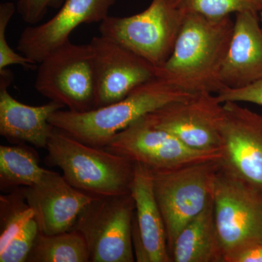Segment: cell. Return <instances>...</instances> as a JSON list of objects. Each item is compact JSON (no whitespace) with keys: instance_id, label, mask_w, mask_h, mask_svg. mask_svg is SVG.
I'll use <instances>...</instances> for the list:
<instances>
[{"instance_id":"1","label":"cell","mask_w":262,"mask_h":262,"mask_svg":"<svg viewBox=\"0 0 262 262\" xmlns=\"http://www.w3.org/2000/svg\"><path fill=\"white\" fill-rule=\"evenodd\" d=\"M230 16L210 19L188 13L173 52L156 77L190 94H218L225 86L221 72L233 32Z\"/></svg>"},{"instance_id":"2","label":"cell","mask_w":262,"mask_h":262,"mask_svg":"<svg viewBox=\"0 0 262 262\" xmlns=\"http://www.w3.org/2000/svg\"><path fill=\"white\" fill-rule=\"evenodd\" d=\"M196 94L177 89L156 77L116 102L84 113L58 110L52 114L49 122L82 142L105 148L115 135L141 117Z\"/></svg>"},{"instance_id":"3","label":"cell","mask_w":262,"mask_h":262,"mask_svg":"<svg viewBox=\"0 0 262 262\" xmlns=\"http://www.w3.org/2000/svg\"><path fill=\"white\" fill-rule=\"evenodd\" d=\"M48 164L58 167L72 187L93 198L131 192L136 163L106 148L89 145L53 127L47 147Z\"/></svg>"},{"instance_id":"4","label":"cell","mask_w":262,"mask_h":262,"mask_svg":"<svg viewBox=\"0 0 262 262\" xmlns=\"http://www.w3.org/2000/svg\"><path fill=\"white\" fill-rule=\"evenodd\" d=\"M219 160H207L167 170H150L163 215L169 254L179 232L206 207L212 195Z\"/></svg>"},{"instance_id":"5","label":"cell","mask_w":262,"mask_h":262,"mask_svg":"<svg viewBox=\"0 0 262 262\" xmlns=\"http://www.w3.org/2000/svg\"><path fill=\"white\" fill-rule=\"evenodd\" d=\"M38 64L34 87L39 94L76 113L96 108V73L89 43L69 41Z\"/></svg>"},{"instance_id":"6","label":"cell","mask_w":262,"mask_h":262,"mask_svg":"<svg viewBox=\"0 0 262 262\" xmlns=\"http://www.w3.org/2000/svg\"><path fill=\"white\" fill-rule=\"evenodd\" d=\"M185 16L169 0H151L137 14L108 15L100 24L99 32L160 67L173 52Z\"/></svg>"},{"instance_id":"7","label":"cell","mask_w":262,"mask_h":262,"mask_svg":"<svg viewBox=\"0 0 262 262\" xmlns=\"http://www.w3.org/2000/svg\"><path fill=\"white\" fill-rule=\"evenodd\" d=\"M135 201L129 194L96 198L77 218L75 227L89 248L91 262H134L133 220Z\"/></svg>"},{"instance_id":"8","label":"cell","mask_w":262,"mask_h":262,"mask_svg":"<svg viewBox=\"0 0 262 262\" xmlns=\"http://www.w3.org/2000/svg\"><path fill=\"white\" fill-rule=\"evenodd\" d=\"M212 198L224 262L239 250L262 243L261 193L220 166L213 182Z\"/></svg>"},{"instance_id":"9","label":"cell","mask_w":262,"mask_h":262,"mask_svg":"<svg viewBox=\"0 0 262 262\" xmlns=\"http://www.w3.org/2000/svg\"><path fill=\"white\" fill-rule=\"evenodd\" d=\"M105 148L150 170L219 160L222 157V151H199L186 146L170 133L155 126L146 115L118 133Z\"/></svg>"},{"instance_id":"10","label":"cell","mask_w":262,"mask_h":262,"mask_svg":"<svg viewBox=\"0 0 262 262\" xmlns=\"http://www.w3.org/2000/svg\"><path fill=\"white\" fill-rule=\"evenodd\" d=\"M220 168L262 194V114L223 103Z\"/></svg>"},{"instance_id":"11","label":"cell","mask_w":262,"mask_h":262,"mask_svg":"<svg viewBox=\"0 0 262 262\" xmlns=\"http://www.w3.org/2000/svg\"><path fill=\"white\" fill-rule=\"evenodd\" d=\"M223 114V103L216 94L200 93L189 99L165 105L146 117L192 149L215 151H222Z\"/></svg>"},{"instance_id":"12","label":"cell","mask_w":262,"mask_h":262,"mask_svg":"<svg viewBox=\"0 0 262 262\" xmlns=\"http://www.w3.org/2000/svg\"><path fill=\"white\" fill-rule=\"evenodd\" d=\"M96 80V108L120 101L156 77V67L111 38L100 35L89 42Z\"/></svg>"},{"instance_id":"13","label":"cell","mask_w":262,"mask_h":262,"mask_svg":"<svg viewBox=\"0 0 262 262\" xmlns=\"http://www.w3.org/2000/svg\"><path fill=\"white\" fill-rule=\"evenodd\" d=\"M117 0H64L58 13L41 24L28 26L20 34L17 50L35 63L70 41L82 24L100 23L108 16Z\"/></svg>"},{"instance_id":"14","label":"cell","mask_w":262,"mask_h":262,"mask_svg":"<svg viewBox=\"0 0 262 262\" xmlns=\"http://www.w3.org/2000/svg\"><path fill=\"white\" fill-rule=\"evenodd\" d=\"M22 189L41 233L48 235L72 230L84 207L96 198L72 187L63 176L49 170L37 184Z\"/></svg>"},{"instance_id":"15","label":"cell","mask_w":262,"mask_h":262,"mask_svg":"<svg viewBox=\"0 0 262 262\" xmlns=\"http://www.w3.org/2000/svg\"><path fill=\"white\" fill-rule=\"evenodd\" d=\"M131 194L135 201L133 244L138 262H172L166 229L149 168L136 163Z\"/></svg>"},{"instance_id":"16","label":"cell","mask_w":262,"mask_h":262,"mask_svg":"<svg viewBox=\"0 0 262 262\" xmlns=\"http://www.w3.org/2000/svg\"><path fill=\"white\" fill-rule=\"evenodd\" d=\"M224 85L237 89L262 79V27L259 13L236 14L233 32L221 72Z\"/></svg>"},{"instance_id":"17","label":"cell","mask_w":262,"mask_h":262,"mask_svg":"<svg viewBox=\"0 0 262 262\" xmlns=\"http://www.w3.org/2000/svg\"><path fill=\"white\" fill-rule=\"evenodd\" d=\"M12 82L9 78H0V134L10 142L46 149L54 127L50 117L64 106L51 101L41 106L24 104L8 91Z\"/></svg>"},{"instance_id":"18","label":"cell","mask_w":262,"mask_h":262,"mask_svg":"<svg viewBox=\"0 0 262 262\" xmlns=\"http://www.w3.org/2000/svg\"><path fill=\"white\" fill-rule=\"evenodd\" d=\"M39 233L22 187L0 196V262H26Z\"/></svg>"},{"instance_id":"19","label":"cell","mask_w":262,"mask_h":262,"mask_svg":"<svg viewBox=\"0 0 262 262\" xmlns=\"http://www.w3.org/2000/svg\"><path fill=\"white\" fill-rule=\"evenodd\" d=\"M170 256L172 262H224L212 195L204 209L179 232Z\"/></svg>"},{"instance_id":"20","label":"cell","mask_w":262,"mask_h":262,"mask_svg":"<svg viewBox=\"0 0 262 262\" xmlns=\"http://www.w3.org/2000/svg\"><path fill=\"white\" fill-rule=\"evenodd\" d=\"M47 169L39 165V157L24 144L0 146V189L10 192L31 187L42 179Z\"/></svg>"},{"instance_id":"21","label":"cell","mask_w":262,"mask_h":262,"mask_svg":"<svg viewBox=\"0 0 262 262\" xmlns=\"http://www.w3.org/2000/svg\"><path fill=\"white\" fill-rule=\"evenodd\" d=\"M85 241L75 229L62 233H39L26 262H89Z\"/></svg>"},{"instance_id":"22","label":"cell","mask_w":262,"mask_h":262,"mask_svg":"<svg viewBox=\"0 0 262 262\" xmlns=\"http://www.w3.org/2000/svg\"><path fill=\"white\" fill-rule=\"evenodd\" d=\"M185 14L194 13L210 19H222L244 11L260 13L262 0H169Z\"/></svg>"},{"instance_id":"23","label":"cell","mask_w":262,"mask_h":262,"mask_svg":"<svg viewBox=\"0 0 262 262\" xmlns=\"http://www.w3.org/2000/svg\"><path fill=\"white\" fill-rule=\"evenodd\" d=\"M15 10L16 6L11 2H4L0 4V70L13 65L21 66L27 69L34 68L37 65L21 53L15 52L7 41V28Z\"/></svg>"},{"instance_id":"24","label":"cell","mask_w":262,"mask_h":262,"mask_svg":"<svg viewBox=\"0 0 262 262\" xmlns=\"http://www.w3.org/2000/svg\"><path fill=\"white\" fill-rule=\"evenodd\" d=\"M64 0H18L17 11L29 26L36 25L47 14L48 10L60 8Z\"/></svg>"},{"instance_id":"25","label":"cell","mask_w":262,"mask_h":262,"mask_svg":"<svg viewBox=\"0 0 262 262\" xmlns=\"http://www.w3.org/2000/svg\"><path fill=\"white\" fill-rule=\"evenodd\" d=\"M220 102H247L262 106V79L237 89L226 87L216 94Z\"/></svg>"},{"instance_id":"26","label":"cell","mask_w":262,"mask_h":262,"mask_svg":"<svg viewBox=\"0 0 262 262\" xmlns=\"http://www.w3.org/2000/svg\"><path fill=\"white\" fill-rule=\"evenodd\" d=\"M225 262H262V243L239 250L229 256Z\"/></svg>"},{"instance_id":"27","label":"cell","mask_w":262,"mask_h":262,"mask_svg":"<svg viewBox=\"0 0 262 262\" xmlns=\"http://www.w3.org/2000/svg\"><path fill=\"white\" fill-rule=\"evenodd\" d=\"M260 21H261V27H262V10L259 13Z\"/></svg>"}]
</instances>
